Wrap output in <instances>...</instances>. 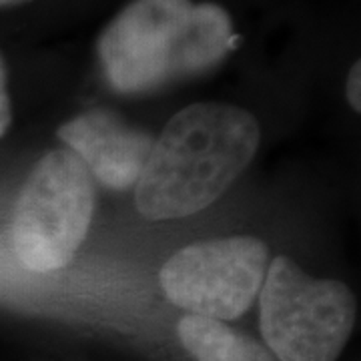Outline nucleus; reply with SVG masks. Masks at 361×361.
Returning <instances> with one entry per match:
<instances>
[{"label":"nucleus","mask_w":361,"mask_h":361,"mask_svg":"<svg viewBox=\"0 0 361 361\" xmlns=\"http://www.w3.org/2000/svg\"><path fill=\"white\" fill-rule=\"evenodd\" d=\"M261 130L245 109L195 103L179 111L153 142L135 203L145 219L167 221L213 205L249 167Z\"/></svg>","instance_id":"1"},{"label":"nucleus","mask_w":361,"mask_h":361,"mask_svg":"<svg viewBox=\"0 0 361 361\" xmlns=\"http://www.w3.org/2000/svg\"><path fill=\"white\" fill-rule=\"evenodd\" d=\"M94 213V180L71 149L40 159L14 207L13 241L20 263L37 273L71 263L89 233Z\"/></svg>","instance_id":"4"},{"label":"nucleus","mask_w":361,"mask_h":361,"mask_svg":"<svg viewBox=\"0 0 361 361\" xmlns=\"http://www.w3.org/2000/svg\"><path fill=\"white\" fill-rule=\"evenodd\" d=\"M56 135L85 163L92 180L118 191L137 185L155 142L149 133L106 111L75 116Z\"/></svg>","instance_id":"6"},{"label":"nucleus","mask_w":361,"mask_h":361,"mask_svg":"<svg viewBox=\"0 0 361 361\" xmlns=\"http://www.w3.org/2000/svg\"><path fill=\"white\" fill-rule=\"evenodd\" d=\"M269 249L257 237H227L183 247L159 273L165 295L189 315L241 317L265 281Z\"/></svg>","instance_id":"5"},{"label":"nucleus","mask_w":361,"mask_h":361,"mask_svg":"<svg viewBox=\"0 0 361 361\" xmlns=\"http://www.w3.org/2000/svg\"><path fill=\"white\" fill-rule=\"evenodd\" d=\"M361 65L360 61H355L353 66L349 68L348 82H345V97H348L349 106L360 113L361 111Z\"/></svg>","instance_id":"9"},{"label":"nucleus","mask_w":361,"mask_h":361,"mask_svg":"<svg viewBox=\"0 0 361 361\" xmlns=\"http://www.w3.org/2000/svg\"><path fill=\"white\" fill-rule=\"evenodd\" d=\"M28 0H0V6H14V4H23Z\"/></svg>","instance_id":"10"},{"label":"nucleus","mask_w":361,"mask_h":361,"mask_svg":"<svg viewBox=\"0 0 361 361\" xmlns=\"http://www.w3.org/2000/svg\"><path fill=\"white\" fill-rule=\"evenodd\" d=\"M177 336L195 361H277L257 339L217 319L185 315L177 323Z\"/></svg>","instance_id":"7"},{"label":"nucleus","mask_w":361,"mask_h":361,"mask_svg":"<svg viewBox=\"0 0 361 361\" xmlns=\"http://www.w3.org/2000/svg\"><path fill=\"white\" fill-rule=\"evenodd\" d=\"M348 285L313 279L293 259L275 257L259 291V327L277 361H336L355 327Z\"/></svg>","instance_id":"3"},{"label":"nucleus","mask_w":361,"mask_h":361,"mask_svg":"<svg viewBox=\"0 0 361 361\" xmlns=\"http://www.w3.org/2000/svg\"><path fill=\"white\" fill-rule=\"evenodd\" d=\"M13 123V104H11V94L6 89V66L0 56V139L8 130Z\"/></svg>","instance_id":"8"},{"label":"nucleus","mask_w":361,"mask_h":361,"mask_svg":"<svg viewBox=\"0 0 361 361\" xmlns=\"http://www.w3.org/2000/svg\"><path fill=\"white\" fill-rule=\"evenodd\" d=\"M237 44L231 16L215 2L133 0L106 25L97 54L111 89L142 94L207 73Z\"/></svg>","instance_id":"2"}]
</instances>
